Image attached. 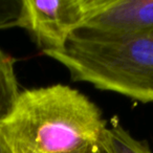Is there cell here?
<instances>
[{
	"label": "cell",
	"mask_w": 153,
	"mask_h": 153,
	"mask_svg": "<svg viewBox=\"0 0 153 153\" xmlns=\"http://www.w3.org/2000/svg\"><path fill=\"white\" fill-rule=\"evenodd\" d=\"M106 128L85 94L56 84L21 91L0 132L13 153H86L101 145Z\"/></svg>",
	"instance_id": "1"
},
{
	"label": "cell",
	"mask_w": 153,
	"mask_h": 153,
	"mask_svg": "<svg viewBox=\"0 0 153 153\" xmlns=\"http://www.w3.org/2000/svg\"><path fill=\"white\" fill-rule=\"evenodd\" d=\"M45 55L62 64L72 81L153 102V33L105 36L78 30L64 51Z\"/></svg>",
	"instance_id": "2"
},
{
	"label": "cell",
	"mask_w": 153,
	"mask_h": 153,
	"mask_svg": "<svg viewBox=\"0 0 153 153\" xmlns=\"http://www.w3.org/2000/svg\"><path fill=\"white\" fill-rule=\"evenodd\" d=\"M99 0H23L15 25L25 30L43 53L64 51L82 30Z\"/></svg>",
	"instance_id": "3"
},
{
	"label": "cell",
	"mask_w": 153,
	"mask_h": 153,
	"mask_svg": "<svg viewBox=\"0 0 153 153\" xmlns=\"http://www.w3.org/2000/svg\"><path fill=\"white\" fill-rule=\"evenodd\" d=\"M105 36L153 33V0H99L82 30Z\"/></svg>",
	"instance_id": "4"
},
{
	"label": "cell",
	"mask_w": 153,
	"mask_h": 153,
	"mask_svg": "<svg viewBox=\"0 0 153 153\" xmlns=\"http://www.w3.org/2000/svg\"><path fill=\"white\" fill-rule=\"evenodd\" d=\"M15 62L11 55L0 47V125L12 114L21 94Z\"/></svg>",
	"instance_id": "5"
},
{
	"label": "cell",
	"mask_w": 153,
	"mask_h": 153,
	"mask_svg": "<svg viewBox=\"0 0 153 153\" xmlns=\"http://www.w3.org/2000/svg\"><path fill=\"white\" fill-rule=\"evenodd\" d=\"M101 145L107 153H152L148 143L133 137L120 124L105 129Z\"/></svg>",
	"instance_id": "6"
},
{
	"label": "cell",
	"mask_w": 153,
	"mask_h": 153,
	"mask_svg": "<svg viewBox=\"0 0 153 153\" xmlns=\"http://www.w3.org/2000/svg\"><path fill=\"white\" fill-rule=\"evenodd\" d=\"M0 153H13L11 151V149H10V147L7 146V142H5L1 132H0Z\"/></svg>",
	"instance_id": "7"
},
{
	"label": "cell",
	"mask_w": 153,
	"mask_h": 153,
	"mask_svg": "<svg viewBox=\"0 0 153 153\" xmlns=\"http://www.w3.org/2000/svg\"><path fill=\"white\" fill-rule=\"evenodd\" d=\"M86 153H107V152L105 151V149L102 147V145H99V146L90 149V150L87 151Z\"/></svg>",
	"instance_id": "8"
}]
</instances>
